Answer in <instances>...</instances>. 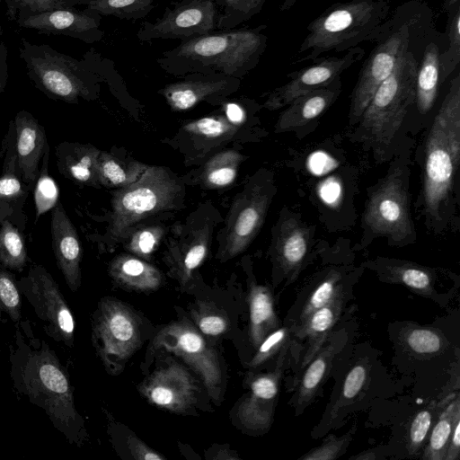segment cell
Returning <instances> with one entry per match:
<instances>
[{"instance_id": "7dc6e473", "label": "cell", "mask_w": 460, "mask_h": 460, "mask_svg": "<svg viewBox=\"0 0 460 460\" xmlns=\"http://www.w3.org/2000/svg\"><path fill=\"white\" fill-rule=\"evenodd\" d=\"M405 340L408 346L418 353H435L441 348V339L439 336L427 329L416 328L411 330L406 334Z\"/></svg>"}, {"instance_id": "6f0895ef", "label": "cell", "mask_w": 460, "mask_h": 460, "mask_svg": "<svg viewBox=\"0 0 460 460\" xmlns=\"http://www.w3.org/2000/svg\"><path fill=\"white\" fill-rule=\"evenodd\" d=\"M299 0H279L280 4L279 8L282 11L289 10L291 7H293Z\"/></svg>"}, {"instance_id": "cb8c5ba5", "label": "cell", "mask_w": 460, "mask_h": 460, "mask_svg": "<svg viewBox=\"0 0 460 460\" xmlns=\"http://www.w3.org/2000/svg\"><path fill=\"white\" fill-rule=\"evenodd\" d=\"M286 352L285 346L274 372L253 380L250 396L239 407L238 416L250 429H264L270 424Z\"/></svg>"}, {"instance_id": "9c48e42d", "label": "cell", "mask_w": 460, "mask_h": 460, "mask_svg": "<svg viewBox=\"0 0 460 460\" xmlns=\"http://www.w3.org/2000/svg\"><path fill=\"white\" fill-rule=\"evenodd\" d=\"M277 191L272 173L261 169L246 182L234 199L218 234V255L225 260L243 252L261 229Z\"/></svg>"}, {"instance_id": "db71d44e", "label": "cell", "mask_w": 460, "mask_h": 460, "mask_svg": "<svg viewBox=\"0 0 460 460\" xmlns=\"http://www.w3.org/2000/svg\"><path fill=\"white\" fill-rule=\"evenodd\" d=\"M8 47L4 42H0V95L4 92L8 79Z\"/></svg>"}, {"instance_id": "e575fe53", "label": "cell", "mask_w": 460, "mask_h": 460, "mask_svg": "<svg viewBox=\"0 0 460 460\" xmlns=\"http://www.w3.org/2000/svg\"><path fill=\"white\" fill-rule=\"evenodd\" d=\"M267 0H213L217 9V29H235L258 14Z\"/></svg>"}, {"instance_id": "4316f807", "label": "cell", "mask_w": 460, "mask_h": 460, "mask_svg": "<svg viewBox=\"0 0 460 460\" xmlns=\"http://www.w3.org/2000/svg\"><path fill=\"white\" fill-rule=\"evenodd\" d=\"M439 46L431 41L425 47L416 73L415 104L421 114L428 113L434 106L441 84L447 79L441 64Z\"/></svg>"}, {"instance_id": "52a82bcc", "label": "cell", "mask_w": 460, "mask_h": 460, "mask_svg": "<svg viewBox=\"0 0 460 460\" xmlns=\"http://www.w3.org/2000/svg\"><path fill=\"white\" fill-rule=\"evenodd\" d=\"M408 158L401 155L368 192L362 217L364 237H385L396 245L414 242Z\"/></svg>"}, {"instance_id": "83f0119b", "label": "cell", "mask_w": 460, "mask_h": 460, "mask_svg": "<svg viewBox=\"0 0 460 460\" xmlns=\"http://www.w3.org/2000/svg\"><path fill=\"white\" fill-rule=\"evenodd\" d=\"M110 272L122 286L138 290L155 289L162 280L155 267L127 254H121L111 261Z\"/></svg>"}, {"instance_id": "ab89813d", "label": "cell", "mask_w": 460, "mask_h": 460, "mask_svg": "<svg viewBox=\"0 0 460 460\" xmlns=\"http://www.w3.org/2000/svg\"><path fill=\"white\" fill-rule=\"evenodd\" d=\"M0 177V205L15 202L24 193L14 150V143L9 142Z\"/></svg>"}, {"instance_id": "8d00e7d4", "label": "cell", "mask_w": 460, "mask_h": 460, "mask_svg": "<svg viewBox=\"0 0 460 460\" xmlns=\"http://www.w3.org/2000/svg\"><path fill=\"white\" fill-rule=\"evenodd\" d=\"M27 261L23 238L19 231L8 221L0 228V266L22 271Z\"/></svg>"}, {"instance_id": "ac0fdd59", "label": "cell", "mask_w": 460, "mask_h": 460, "mask_svg": "<svg viewBox=\"0 0 460 460\" xmlns=\"http://www.w3.org/2000/svg\"><path fill=\"white\" fill-rule=\"evenodd\" d=\"M182 76L159 91L174 111H187L203 101H221L241 84L240 78L219 73H191Z\"/></svg>"}, {"instance_id": "d6986e66", "label": "cell", "mask_w": 460, "mask_h": 460, "mask_svg": "<svg viewBox=\"0 0 460 460\" xmlns=\"http://www.w3.org/2000/svg\"><path fill=\"white\" fill-rule=\"evenodd\" d=\"M314 228L299 215L289 210L281 212L272 228L270 249L275 261L285 272H296L309 252Z\"/></svg>"}, {"instance_id": "d6a6232c", "label": "cell", "mask_w": 460, "mask_h": 460, "mask_svg": "<svg viewBox=\"0 0 460 460\" xmlns=\"http://www.w3.org/2000/svg\"><path fill=\"white\" fill-rule=\"evenodd\" d=\"M241 124L233 122L226 115L204 117L182 127L183 131L193 138L210 143L229 140Z\"/></svg>"}, {"instance_id": "ee69618b", "label": "cell", "mask_w": 460, "mask_h": 460, "mask_svg": "<svg viewBox=\"0 0 460 460\" xmlns=\"http://www.w3.org/2000/svg\"><path fill=\"white\" fill-rule=\"evenodd\" d=\"M164 228L160 225L136 226L126 237V248L138 257L147 258L157 248Z\"/></svg>"}, {"instance_id": "6da1fadb", "label": "cell", "mask_w": 460, "mask_h": 460, "mask_svg": "<svg viewBox=\"0 0 460 460\" xmlns=\"http://www.w3.org/2000/svg\"><path fill=\"white\" fill-rule=\"evenodd\" d=\"M9 362L15 391L40 408L69 443H80L84 421L75 406L68 373L49 343L34 335L28 321L15 324Z\"/></svg>"}, {"instance_id": "9f6ffc18", "label": "cell", "mask_w": 460, "mask_h": 460, "mask_svg": "<svg viewBox=\"0 0 460 460\" xmlns=\"http://www.w3.org/2000/svg\"><path fill=\"white\" fill-rule=\"evenodd\" d=\"M133 446H134L133 454L138 459L156 460V459L163 458V456H161L157 453L150 450L148 447H145L142 444H137V445H133Z\"/></svg>"}, {"instance_id": "f5cc1de1", "label": "cell", "mask_w": 460, "mask_h": 460, "mask_svg": "<svg viewBox=\"0 0 460 460\" xmlns=\"http://www.w3.org/2000/svg\"><path fill=\"white\" fill-rule=\"evenodd\" d=\"M460 448V419L454 426L453 431L448 440L444 460H456L459 458Z\"/></svg>"}, {"instance_id": "277c9868", "label": "cell", "mask_w": 460, "mask_h": 460, "mask_svg": "<svg viewBox=\"0 0 460 460\" xmlns=\"http://www.w3.org/2000/svg\"><path fill=\"white\" fill-rule=\"evenodd\" d=\"M418 63L411 49L396 62L393 72L377 87L349 134L350 141L385 163L402 122L415 104Z\"/></svg>"}, {"instance_id": "680465c9", "label": "cell", "mask_w": 460, "mask_h": 460, "mask_svg": "<svg viewBox=\"0 0 460 460\" xmlns=\"http://www.w3.org/2000/svg\"><path fill=\"white\" fill-rule=\"evenodd\" d=\"M4 313V304H3V301L0 297V324H1V320H2V314Z\"/></svg>"}, {"instance_id": "1f68e13d", "label": "cell", "mask_w": 460, "mask_h": 460, "mask_svg": "<svg viewBox=\"0 0 460 460\" xmlns=\"http://www.w3.org/2000/svg\"><path fill=\"white\" fill-rule=\"evenodd\" d=\"M459 400L452 398L444 410L438 414L429 443L425 448L423 458L429 460H444L447 444L456 421L460 419Z\"/></svg>"}, {"instance_id": "f546056e", "label": "cell", "mask_w": 460, "mask_h": 460, "mask_svg": "<svg viewBox=\"0 0 460 460\" xmlns=\"http://www.w3.org/2000/svg\"><path fill=\"white\" fill-rule=\"evenodd\" d=\"M147 164L136 160L126 161L108 152L101 151L97 172L100 185L122 188L135 182L146 171Z\"/></svg>"}, {"instance_id": "836d02e7", "label": "cell", "mask_w": 460, "mask_h": 460, "mask_svg": "<svg viewBox=\"0 0 460 460\" xmlns=\"http://www.w3.org/2000/svg\"><path fill=\"white\" fill-rule=\"evenodd\" d=\"M155 2V0H83L81 5L100 15L137 20L151 12Z\"/></svg>"}, {"instance_id": "7a4b0ae2", "label": "cell", "mask_w": 460, "mask_h": 460, "mask_svg": "<svg viewBox=\"0 0 460 460\" xmlns=\"http://www.w3.org/2000/svg\"><path fill=\"white\" fill-rule=\"evenodd\" d=\"M460 164V75L451 80L425 145L423 212L436 233L452 222L458 200Z\"/></svg>"}, {"instance_id": "7402d4cb", "label": "cell", "mask_w": 460, "mask_h": 460, "mask_svg": "<svg viewBox=\"0 0 460 460\" xmlns=\"http://www.w3.org/2000/svg\"><path fill=\"white\" fill-rule=\"evenodd\" d=\"M14 150L22 181L33 187L39 173V164L43 157L47 144L43 127L29 112L21 111L14 119Z\"/></svg>"}, {"instance_id": "4fadbf2b", "label": "cell", "mask_w": 460, "mask_h": 460, "mask_svg": "<svg viewBox=\"0 0 460 460\" xmlns=\"http://www.w3.org/2000/svg\"><path fill=\"white\" fill-rule=\"evenodd\" d=\"M217 9L213 0H177L159 18L145 22L137 32L140 41L188 40L217 29Z\"/></svg>"}, {"instance_id": "74e56055", "label": "cell", "mask_w": 460, "mask_h": 460, "mask_svg": "<svg viewBox=\"0 0 460 460\" xmlns=\"http://www.w3.org/2000/svg\"><path fill=\"white\" fill-rule=\"evenodd\" d=\"M334 353L333 345L328 346L317 355L315 359L311 361L302 377L296 394V402L298 404H303L312 398L330 368Z\"/></svg>"}, {"instance_id": "d4e9b609", "label": "cell", "mask_w": 460, "mask_h": 460, "mask_svg": "<svg viewBox=\"0 0 460 460\" xmlns=\"http://www.w3.org/2000/svg\"><path fill=\"white\" fill-rule=\"evenodd\" d=\"M342 307L341 290L326 305L312 313L303 323L295 325L294 333L304 341V355L299 369H304L321 349L338 320Z\"/></svg>"}, {"instance_id": "681fc988", "label": "cell", "mask_w": 460, "mask_h": 460, "mask_svg": "<svg viewBox=\"0 0 460 460\" xmlns=\"http://www.w3.org/2000/svg\"><path fill=\"white\" fill-rule=\"evenodd\" d=\"M345 437L340 439L332 436L321 447L312 450L305 456H302L305 460H329L335 459L338 453L341 450L344 443Z\"/></svg>"}, {"instance_id": "5bb4252c", "label": "cell", "mask_w": 460, "mask_h": 460, "mask_svg": "<svg viewBox=\"0 0 460 460\" xmlns=\"http://www.w3.org/2000/svg\"><path fill=\"white\" fill-rule=\"evenodd\" d=\"M364 55L365 50L357 46L345 51L342 56L320 58L314 60L315 63L313 65L289 74V80L271 91L262 107L269 111L286 107L295 98L325 86L339 78Z\"/></svg>"}, {"instance_id": "8fae6325", "label": "cell", "mask_w": 460, "mask_h": 460, "mask_svg": "<svg viewBox=\"0 0 460 460\" xmlns=\"http://www.w3.org/2000/svg\"><path fill=\"white\" fill-rule=\"evenodd\" d=\"M17 285L43 323L45 333L72 348L75 323L61 290L51 274L41 265L32 266Z\"/></svg>"}, {"instance_id": "7bdbcfd3", "label": "cell", "mask_w": 460, "mask_h": 460, "mask_svg": "<svg viewBox=\"0 0 460 460\" xmlns=\"http://www.w3.org/2000/svg\"><path fill=\"white\" fill-rule=\"evenodd\" d=\"M455 396V394H451L438 402H432L428 408L423 409L414 416L409 429L411 453H414L421 447L433 425L435 417L439 414V410Z\"/></svg>"}, {"instance_id": "ffe728a7", "label": "cell", "mask_w": 460, "mask_h": 460, "mask_svg": "<svg viewBox=\"0 0 460 460\" xmlns=\"http://www.w3.org/2000/svg\"><path fill=\"white\" fill-rule=\"evenodd\" d=\"M142 392L152 403L180 411L192 402L195 385L185 368L172 364L155 371L142 387Z\"/></svg>"}, {"instance_id": "f35d334b", "label": "cell", "mask_w": 460, "mask_h": 460, "mask_svg": "<svg viewBox=\"0 0 460 460\" xmlns=\"http://www.w3.org/2000/svg\"><path fill=\"white\" fill-rule=\"evenodd\" d=\"M378 261L382 262L381 264L393 279L419 291L430 290L431 276L425 268L413 263L394 260H385L384 261L382 258H378Z\"/></svg>"}, {"instance_id": "bcb514c9", "label": "cell", "mask_w": 460, "mask_h": 460, "mask_svg": "<svg viewBox=\"0 0 460 460\" xmlns=\"http://www.w3.org/2000/svg\"><path fill=\"white\" fill-rule=\"evenodd\" d=\"M22 292L14 276L5 268L0 266V297L4 306V313L13 323L22 320Z\"/></svg>"}, {"instance_id": "7c38bea8", "label": "cell", "mask_w": 460, "mask_h": 460, "mask_svg": "<svg viewBox=\"0 0 460 460\" xmlns=\"http://www.w3.org/2000/svg\"><path fill=\"white\" fill-rule=\"evenodd\" d=\"M93 341L104 365L118 369L139 346L136 315L119 301L102 300L94 314Z\"/></svg>"}, {"instance_id": "91938a15", "label": "cell", "mask_w": 460, "mask_h": 460, "mask_svg": "<svg viewBox=\"0 0 460 460\" xmlns=\"http://www.w3.org/2000/svg\"><path fill=\"white\" fill-rule=\"evenodd\" d=\"M2 0H0V3H1Z\"/></svg>"}, {"instance_id": "c3c4849f", "label": "cell", "mask_w": 460, "mask_h": 460, "mask_svg": "<svg viewBox=\"0 0 460 460\" xmlns=\"http://www.w3.org/2000/svg\"><path fill=\"white\" fill-rule=\"evenodd\" d=\"M289 329L281 328L271 332L259 345V349L252 360V366L256 367L276 353L285 344Z\"/></svg>"}, {"instance_id": "30bf717a", "label": "cell", "mask_w": 460, "mask_h": 460, "mask_svg": "<svg viewBox=\"0 0 460 460\" xmlns=\"http://www.w3.org/2000/svg\"><path fill=\"white\" fill-rule=\"evenodd\" d=\"M412 25L410 22L387 24L377 44L363 64L350 95L349 126L353 128L382 82L393 72L399 58L410 49Z\"/></svg>"}, {"instance_id": "b9f144b4", "label": "cell", "mask_w": 460, "mask_h": 460, "mask_svg": "<svg viewBox=\"0 0 460 460\" xmlns=\"http://www.w3.org/2000/svg\"><path fill=\"white\" fill-rule=\"evenodd\" d=\"M83 0H4L5 15L11 22L17 19L53 9L75 7Z\"/></svg>"}, {"instance_id": "f6af8a7d", "label": "cell", "mask_w": 460, "mask_h": 460, "mask_svg": "<svg viewBox=\"0 0 460 460\" xmlns=\"http://www.w3.org/2000/svg\"><path fill=\"white\" fill-rule=\"evenodd\" d=\"M341 279L339 272H330L307 299L296 325L303 323L312 313L326 305L333 299L341 290Z\"/></svg>"}, {"instance_id": "4dcf8cb0", "label": "cell", "mask_w": 460, "mask_h": 460, "mask_svg": "<svg viewBox=\"0 0 460 460\" xmlns=\"http://www.w3.org/2000/svg\"><path fill=\"white\" fill-rule=\"evenodd\" d=\"M249 301L251 339L253 346L258 347L264 338L277 328L278 321L271 296L266 288L253 287Z\"/></svg>"}, {"instance_id": "d590c367", "label": "cell", "mask_w": 460, "mask_h": 460, "mask_svg": "<svg viewBox=\"0 0 460 460\" xmlns=\"http://www.w3.org/2000/svg\"><path fill=\"white\" fill-rule=\"evenodd\" d=\"M447 48L441 52L444 75L447 78L460 62V0H445Z\"/></svg>"}, {"instance_id": "44dd1931", "label": "cell", "mask_w": 460, "mask_h": 460, "mask_svg": "<svg viewBox=\"0 0 460 460\" xmlns=\"http://www.w3.org/2000/svg\"><path fill=\"white\" fill-rule=\"evenodd\" d=\"M51 236L57 265L70 290L75 292L81 286L82 247L76 230L59 201L52 210Z\"/></svg>"}, {"instance_id": "5b68a950", "label": "cell", "mask_w": 460, "mask_h": 460, "mask_svg": "<svg viewBox=\"0 0 460 460\" xmlns=\"http://www.w3.org/2000/svg\"><path fill=\"white\" fill-rule=\"evenodd\" d=\"M390 11L386 0H350L336 3L308 26L296 62L316 60L329 51L342 52L364 41L376 40L385 30Z\"/></svg>"}, {"instance_id": "8992f818", "label": "cell", "mask_w": 460, "mask_h": 460, "mask_svg": "<svg viewBox=\"0 0 460 460\" xmlns=\"http://www.w3.org/2000/svg\"><path fill=\"white\" fill-rule=\"evenodd\" d=\"M183 192V183L169 169L147 165L135 182L114 192L107 230L109 242L121 243L141 221L175 209Z\"/></svg>"}, {"instance_id": "9a60e30c", "label": "cell", "mask_w": 460, "mask_h": 460, "mask_svg": "<svg viewBox=\"0 0 460 460\" xmlns=\"http://www.w3.org/2000/svg\"><path fill=\"white\" fill-rule=\"evenodd\" d=\"M217 213L212 205L202 204L183 224L173 227L167 246L168 255L183 277H190L206 258Z\"/></svg>"}, {"instance_id": "e0dca14e", "label": "cell", "mask_w": 460, "mask_h": 460, "mask_svg": "<svg viewBox=\"0 0 460 460\" xmlns=\"http://www.w3.org/2000/svg\"><path fill=\"white\" fill-rule=\"evenodd\" d=\"M101 21L102 15L86 8L64 7L26 15L14 22L20 28L66 36L93 44L104 36Z\"/></svg>"}, {"instance_id": "f1b7e54d", "label": "cell", "mask_w": 460, "mask_h": 460, "mask_svg": "<svg viewBox=\"0 0 460 460\" xmlns=\"http://www.w3.org/2000/svg\"><path fill=\"white\" fill-rule=\"evenodd\" d=\"M243 156L241 153L227 149L210 157L199 171V183L205 189L217 190L232 184Z\"/></svg>"}, {"instance_id": "ba28073f", "label": "cell", "mask_w": 460, "mask_h": 460, "mask_svg": "<svg viewBox=\"0 0 460 460\" xmlns=\"http://www.w3.org/2000/svg\"><path fill=\"white\" fill-rule=\"evenodd\" d=\"M19 55L31 80L49 97L77 103L80 98L90 100L97 95L102 79L84 58L76 59L48 44L25 39L20 42Z\"/></svg>"}, {"instance_id": "11a10c76", "label": "cell", "mask_w": 460, "mask_h": 460, "mask_svg": "<svg viewBox=\"0 0 460 460\" xmlns=\"http://www.w3.org/2000/svg\"><path fill=\"white\" fill-rule=\"evenodd\" d=\"M223 108L226 112L225 115L230 120L242 125L245 118V111L239 102H225Z\"/></svg>"}, {"instance_id": "816d5d0a", "label": "cell", "mask_w": 460, "mask_h": 460, "mask_svg": "<svg viewBox=\"0 0 460 460\" xmlns=\"http://www.w3.org/2000/svg\"><path fill=\"white\" fill-rule=\"evenodd\" d=\"M198 325L203 333L217 336L226 331L227 323L226 320L219 315L207 314L199 319Z\"/></svg>"}, {"instance_id": "3957f363", "label": "cell", "mask_w": 460, "mask_h": 460, "mask_svg": "<svg viewBox=\"0 0 460 460\" xmlns=\"http://www.w3.org/2000/svg\"><path fill=\"white\" fill-rule=\"evenodd\" d=\"M266 25L212 31L162 53L158 66L168 74L219 73L242 79L259 64L267 47Z\"/></svg>"}, {"instance_id": "f907efd6", "label": "cell", "mask_w": 460, "mask_h": 460, "mask_svg": "<svg viewBox=\"0 0 460 460\" xmlns=\"http://www.w3.org/2000/svg\"><path fill=\"white\" fill-rule=\"evenodd\" d=\"M366 380V369L361 365L355 366L347 375L342 396L346 399H352L362 388Z\"/></svg>"}, {"instance_id": "2e32d148", "label": "cell", "mask_w": 460, "mask_h": 460, "mask_svg": "<svg viewBox=\"0 0 460 460\" xmlns=\"http://www.w3.org/2000/svg\"><path fill=\"white\" fill-rule=\"evenodd\" d=\"M154 346L182 358L202 377L211 394L219 386L222 375L217 357L190 324L178 322L167 325L156 335Z\"/></svg>"}, {"instance_id": "484cf974", "label": "cell", "mask_w": 460, "mask_h": 460, "mask_svg": "<svg viewBox=\"0 0 460 460\" xmlns=\"http://www.w3.org/2000/svg\"><path fill=\"white\" fill-rule=\"evenodd\" d=\"M101 151L89 144L63 142L56 148L59 172L77 183L99 187L97 163Z\"/></svg>"}, {"instance_id": "603a6c76", "label": "cell", "mask_w": 460, "mask_h": 460, "mask_svg": "<svg viewBox=\"0 0 460 460\" xmlns=\"http://www.w3.org/2000/svg\"><path fill=\"white\" fill-rule=\"evenodd\" d=\"M341 92V78L329 84L295 98L279 115L275 133L296 130L327 111Z\"/></svg>"}, {"instance_id": "60d3db41", "label": "cell", "mask_w": 460, "mask_h": 460, "mask_svg": "<svg viewBox=\"0 0 460 460\" xmlns=\"http://www.w3.org/2000/svg\"><path fill=\"white\" fill-rule=\"evenodd\" d=\"M49 148H46L43 155V164L36 180L34 188V201L37 218L48 212L58 202L59 190L56 181L48 173Z\"/></svg>"}]
</instances>
